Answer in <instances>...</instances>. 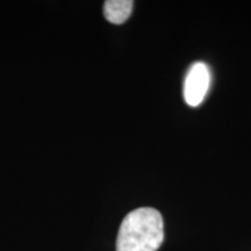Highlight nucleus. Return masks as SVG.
Segmentation results:
<instances>
[{"label":"nucleus","mask_w":251,"mask_h":251,"mask_svg":"<svg viewBox=\"0 0 251 251\" xmlns=\"http://www.w3.org/2000/svg\"><path fill=\"white\" fill-rule=\"evenodd\" d=\"M164 240L162 214L142 207L126 215L119 229L117 251H157Z\"/></svg>","instance_id":"f257e3e1"},{"label":"nucleus","mask_w":251,"mask_h":251,"mask_svg":"<svg viewBox=\"0 0 251 251\" xmlns=\"http://www.w3.org/2000/svg\"><path fill=\"white\" fill-rule=\"evenodd\" d=\"M133 5L131 0H107L103 4V15L109 23L121 25L130 17Z\"/></svg>","instance_id":"7ed1b4c3"},{"label":"nucleus","mask_w":251,"mask_h":251,"mask_svg":"<svg viewBox=\"0 0 251 251\" xmlns=\"http://www.w3.org/2000/svg\"><path fill=\"white\" fill-rule=\"evenodd\" d=\"M211 85V71L203 62H196L188 69L184 81V99L197 107L203 101Z\"/></svg>","instance_id":"f03ea898"}]
</instances>
